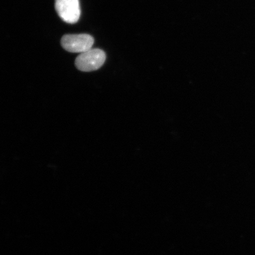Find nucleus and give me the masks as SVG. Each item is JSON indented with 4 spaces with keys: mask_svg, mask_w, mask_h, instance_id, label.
<instances>
[{
    "mask_svg": "<svg viewBox=\"0 0 255 255\" xmlns=\"http://www.w3.org/2000/svg\"><path fill=\"white\" fill-rule=\"evenodd\" d=\"M106 60L103 50L91 49L80 54L75 60V65L79 71L92 72L101 68Z\"/></svg>",
    "mask_w": 255,
    "mask_h": 255,
    "instance_id": "1",
    "label": "nucleus"
},
{
    "mask_svg": "<svg viewBox=\"0 0 255 255\" xmlns=\"http://www.w3.org/2000/svg\"><path fill=\"white\" fill-rule=\"evenodd\" d=\"M94 43L93 37L87 34H66L61 40L63 49L72 53H82L92 49Z\"/></svg>",
    "mask_w": 255,
    "mask_h": 255,
    "instance_id": "2",
    "label": "nucleus"
},
{
    "mask_svg": "<svg viewBox=\"0 0 255 255\" xmlns=\"http://www.w3.org/2000/svg\"><path fill=\"white\" fill-rule=\"evenodd\" d=\"M55 8L62 20L69 24L77 23L81 16L79 0H55Z\"/></svg>",
    "mask_w": 255,
    "mask_h": 255,
    "instance_id": "3",
    "label": "nucleus"
}]
</instances>
